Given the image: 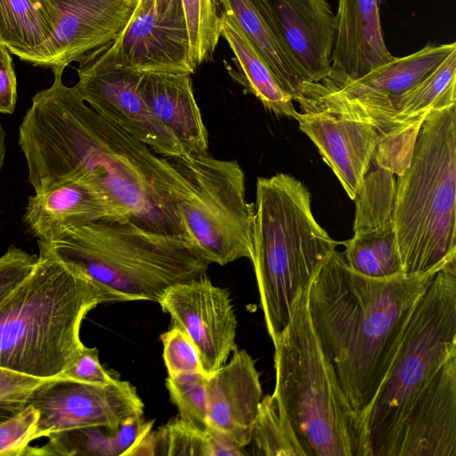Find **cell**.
<instances>
[{
    "mask_svg": "<svg viewBox=\"0 0 456 456\" xmlns=\"http://www.w3.org/2000/svg\"><path fill=\"white\" fill-rule=\"evenodd\" d=\"M65 68L32 98L19 127V145L35 192L63 181L82 182L123 216L152 232L184 234L178 204L191 182L180 159L151 147L107 120L63 83Z\"/></svg>",
    "mask_w": 456,
    "mask_h": 456,
    "instance_id": "6da1fadb",
    "label": "cell"
},
{
    "mask_svg": "<svg viewBox=\"0 0 456 456\" xmlns=\"http://www.w3.org/2000/svg\"><path fill=\"white\" fill-rule=\"evenodd\" d=\"M436 273L370 278L352 270L336 248L307 288L308 311L320 344L361 416L386 378L411 316Z\"/></svg>",
    "mask_w": 456,
    "mask_h": 456,
    "instance_id": "7a4b0ae2",
    "label": "cell"
},
{
    "mask_svg": "<svg viewBox=\"0 0 456 456\" xmlns=\"http://www.w3.org/2000/svg\"><path fill=\"white\" fill-rule=\"evenodd\" d=\"M37 242L82 272L106 303H159L170 287L204 276L210 265L186 235L152 232L126 217L99 219Z\"/></svg>",
    "mask_w": 456,
    "mask_h": 456,
    "instance_id": "3957f363",
    "label": "cell"
},
{
    "mask_svg": "<svg viewBox=\"0 0 456 456\" xmlns=\"http://www.w3.org/2000/svg\"><path fill=\"white\" fill-rule=\"evenodd\" d=\"M38 248L32 272L0 305V367L54 379L84 346V318L106 298L82 272Z\"/></svg>",
    "mask_w": 456,
    "mask_h": 456,
    "instance_id": "277c9868",
    "label": "cell"
},
{
    "mask_svg": "<svg viewBox=\"0 0 456 456\" xmlns=\"http://www.w3.org/2000/svg\"><path fill=\"white\" fill-rule=\"evenodd\" d=\"M307 288L273 340L272 395L305 456H368L362 418L349 403L311 322Z\"/></svg>",
    "mask_w": 456,
    "mask_h": 456,
    "instance_id": "5b68a950",
    "label": "cell"
},
{
    "mask_svg": "<svg viewBox=\"0 0 456 456\" xmlns=\"http://www.w3.org/2000/svg\"><path fill=\"white\" fill-rule=\"evenodd\" d=\"M456 102L433 109L395 178L394 222L405 275L456 259Z\"/></svg>",
    "mask_w": 456,
    "mask_h": 456,
    "instance_id": "8992f818",
    "label": "cell"
},
{
    "mask_svg": "<svg viewBox=\"0 0 456 456\" xmlns=\"http://www.w3.org/2000/svg\"><path fill=\"white\" fill-rule=\"evenodd\" d=\"M254 203L251 262L273 340L288 324L297 296L338 242L316 221L308 189L290 175L258 177Z\"/></svg>",
    "mask_w": 456,
    "mask_h": 456,
    "instance_id": "52a82bcc",
    "label": "cell"
},
{
    "mask_svg": "<svg viewBox=\"0 0 456 456\" xmlns=\"http://www.w3.org/2000/svg\"><path fill=\"white\" fill-rule=\"evenodd\" d=\"M456 353V259L439 270L407 324L390 369L362 414L368 456H395L412 404Z\"/></svg>",
    "mask_w": 456,
    "mask_h": 456,
    "instance_id": "ba28073f",
    "label": "cell"
},
{
    "mask_svg": "<svg viewBox=\"0 0 456 456\" xmlns=\"http://www.w3.org/2000/svg\"><path fill=\"white\" fill-rule=\"evenodd\" d=\"M180 159L191 182L178 204L186 237L210 264L251 261L255 203L247 200L240 164L208 152Z\"/></svg>",
    "mask_w": 456,
    "mask_h": 456,
    "instance_id": "9c48e42d",
    "label": "cell"
},
{
    "mask_svg": "<svg viewBox=\"0 0 456 456\" xmlns=\"http://www.w3.org/2000/svg\"><path fill=\"white\" fill-rule=\"evenodd\" d=\"M455 49V42L427 44L357 79L329 87L312 84L297 103L303 112L322 111L370 124L380 135L395 102L425 79Z\"/></svg>",
    "mask_w": 456,
    "mask_h": 456,
    "instance_id": "30bf717a",
    "label": "cell"
},
{
    "mask_svg": "<svg viewBox=\"0 0 456 456\" xmlns=\"http://www.w3.org/2000/svg\"><path fill=\"white\" fill-rule=\"evenodd\" d=\"M143 73L125 66L111 42L79 65L75 86L94 110L156 153L184 158L187 155L175 136L158 121L145 102Z\"/></svg>",
    "mask_w": 456,
    "mask_h": 456,
    "instance_id": "8fae6325",
    "label": "cell"
},
{
    "mask_svg": "<svg viewBox=\"0 0 456 456\" xmlns=\"http://www.w3.org/2000/svg\"><path fill=\"white\" fill-rule=\"evenodd\" d=\"M27 403L39 411L37 438L72 428L117 429L127 419L143 414V403L134 387L118 379L107 386L50 379L32 393Z\"/></svg>",
    "mask_w": 456,
    "mask_h": 456,
    "instance_id": "7c38bea8",
    "label": "cell"
},
{
    "mask_svg": "<svg viewBox=\"0 0 456 456\" xmlns=\"http://www.w3.org/2000/svg\"><path fill=\"white\" fill-rule=\"evenodd\" d=\"M118 59L140 72H185L197 68L181 0H137L112 42Z\"/></svg>",
    "mask_w": 456,
    "mask_h": 456,
    "instance_id": "4fadbf2b",
    "label": "cell"
},
{
    "mask_svg": "<svg viewBox=\"0 0 456 456\" xmlns=\"http://www.w3.org/2000/svg\"><path fill=\"white\" fill-rule=\"evenodd\" d=\"M395 175L390 169L378 166L366 174L354 199V235L342 242V253L352 270L367 277L404 274L394 222Z\"/></svg>",
    "mask_w": 456,
    "mask_h": 456,
    "instance_id": "5bb4252c",
    "label": "cell"
},
{
    "mask_svg": "<svg viewBox=\"0 0 456 456\" xmlns=\"http://www.w3.org/2000/svg\"><path fill=\"white\" fill-rule=\"evenodd\" d=\"M159 304L170 315L174 326L194 344L207 377L238 349L237 320L230 293L205 275L170 287Z\"/></svg>",
    "mask_w": 456,
    "mask_h": 456,
    "instance_id": "9a60e30c",
    "label": "cell"
},
{
    "mask_svg": "<svg viewBox=\"0 0 456 456\" xmlns=\"http://www.w3.org/2000/svg\"><path fill=\"white\" fill-rule=\"evenodd\" d=\"M56 28L38 50L34 66L66 68L82 64L113 42L122 31L137 0H56Z\"/></svg>",
    "mask_w": 456,
    "mask_h": 456,
    "instance_id": "2e32d148",
    "label": "cell"
},
{
    "mask_svg": "<svg viewBox=\"0 0 456 456\" xmlns=\"http://www.w3.org/2000/svg\"><path fill=\"white\" fill-rule=\"evenodd\" d=\"M208 428L243 449L251 443L262 400L259 373L246 350L233 352L206 384Z\"/></svg>",
    "mask_w": 456,
    "mask_h": 456,
    "instance_id": "e0dca14e",
    "label": "cell"
},
{
    "mask_svg": "<svg viewBox=\"0 0 456 456\" xmlns=\"http://www.w3.org/2000/svg\"><path fill=\"white\" fill-rule=\"evenodd\" d=\"M395 456H456V353L412 404Z\"/></svg>",
    "mask_w": 456,
    "mask_h": 456,
    "instance_id": "ac0fdd59",
    "label": "cell"
},
{
    "mask_svg": "<svg viewBox=\"0 0 456 456\" xmlns=\"http://www.w3.org/2000/svg\"><path fill=\"white\" fill-rule=\"evenodd\" d=\"M296 120L354 200L381 140L377 129L322 111L297 112Z\"/></svg>",
    "mask_w": 456,
    "mask_h": 456,
    "instance_id": "d6986e66",
    "label": "cell"
},
{
    "mask_svg": "<svg viewBox=\"0 0 456 456\" xmlns=\"http://www.w3.org/2000/svg\"><path fill=\"white\" fill-rule=\"evenodd\" d=\"M338 1L331 73L320 82L327 87L357 79L395 58L383 37L381 0Z\"/></svg>",
    "mask_w": 456,
    "mask_h": 456,
    "instance_id": "ffe728a7",
    "label": "cell"
},
{
    "mask_svg": "<svg viewBox=\"0 0 456 456\" xmlns=\"http://www.w3.org/2000/svg\"><path fill=\"white\" fill-rule=\"evenodd\" d=\"M278 28L308 80L331 73L337 20L326 0H265Z\"/></svg>",
    "mask_w": 456,
    "mask_h": 456,
    "instance_id": "44dd1931",
    "label": "cell"
},
{
    "mask_svg": "<svg viewBox=\"0 0 456 456\" xmlns=\"http://www.w3.org/2000/svg\"><path fill=\"white\" fill-rule=\"evenodd\" d=\"M107 217L125 216L89 185L68 180L31 195L23 221L37 241L46 242L68 228Z\"/></svg>",
    "mask_w": 456,
    "mask_h": 456,
    "instance_id": "7402d4cb",
    "label": "cell"
},
{
    "mask_svg": "<svg viewBox=\"0 0 456 456\" xmlns=\"http://www.w3.org/2000/svg\"><path fill=\"white\" fill-rule=\"evenodd\" d=\"M191 74L144 72L142 91L158 121L170 132L187 156L208 152V133L198 106Z\"/></svg>",
    "mask_w": 456,
    "mask_h": 456,
    "instance_id": "603a6c76",
    "label": "cell"
},
{
    "mask_svg": "<svg viewBox=\"0 0 456 456\" xmlns=\"http://www.w3.org/2000/svg\"><path fill=\"white\" fill-rule=\"evenodd\" d=\"M265 59L281 87L298 102L312 83L288 48L265 0H219Z\"/></svg>",
    "mask_w": 456,
    "mask_h": 456,
    "instance_id": "cb8c5ba5",
    "label": "cell"
},
{
    "mask_svg": "<svg viewBox=\"0 0 456 456\" xmlns=\"http://www.w3.org/2000/svg\"><path fill=\"white\" fill-rule=\"evenodd\" d=\"M220 34L235 56L237 80L270 111L296 119L292 97L279 85L260 53L241 30L234 17L221 10Z\"/></svg>",
    "mask_w": 456,
    "mask_h": 456,
    "instance_id": "d4e9b609",
    "label": "cell"
},
{
    "mask_svg": "<svg viewBox=\"0 0 456 456\" xmlns=\"http://www.w3.org/2000/svg\"><path fill=\"white\" fill-rule=\"evenodd\" d=\"M59 18L56 0H0V44L33 65Z\"/></svg>",
    "mask_w": 456,
    "mask_h": 456,
    "instance_id": "484cf974",
    "label": "cell"
},
{
    "mask_svg": "<svg viewBox=\"0 0 456 456\" xmlns=\"http://www.w3.org/2000/svg\"><path fill=\"white\" fill-rule=\"evenodd\" d=\"M151 455L239 456L242 450L211 429L201 430L178 417L149 434Z\"/></svg>",
    "mask_w": 456,
    "mask_h": 456,
    "instance_id": "4316f807",
    "label": "cell"
},
{
    "mask_svg": "<svg viewBox=\"0 0 456 456\" xmlns=\"http://www.w3.org/2000/svg\"><path fill=\"white\" fill-rule=\"evenodd\" d=\"M40 447H28V456L125 455L128 443L118 427L72 428L50 434Z\"/></svg>",
    "mask_w": 456,
    "mask_h": 456,
    "instance_id": "83f0119b",
    "label": "cell"
},
{
    "mask_svg": "<svg viewBox=\"0 0 456 456\" xmlns=\"http://www.w3.org/2000/svg\"><path fill=\"white\" fill-rule=\"evenodd\" d=\"M252 441L257 454L305 456L292 428L281 416L272 395L262 397L253 428Z\"/></svg>",
    "mask_w": 456,
    "mask_h": 456,
    "instance_id": "f1b7e54d",
    "label": "cell"
},
{
    "mask_svg": "<svg viewBox=\"0 0 456 456\" xmlns=\"http://www.w3.org/2000/svg\"><path fill=\"white\" fill-rule=\"evenodd\" d=\"M190 39L191 53L198 66L212 59L221 37L216 0H181Z\"/></svg>",
    "mask_w": 456,
    "mask_h": 456,
    "instance_id": "f546056e",
    "label": "cell"
},
{
    "mask_svg": "<svg viewBox=\"0 0 456 456\" xmlns=\"http://www.w3.org/2000/svg\"><path fill=\"white\" fill-rule=\"evenodd\" d=\"M207 379L204 373L168 376L166 379V387L179 417L201 430L208 429Z\"/></svg>",
    "mask_w": 456,
    "mask_h": 456,
    "instance_id": "4dcf8cb0",
    "label": "cell"
},
{
    "mask_svg": "<svg viewBox=\"0 0 456 456\" xmlns=\"http://www.w3.org/2000/svg\"><path fill=\"white\" fill-rule=\"evenodd\" d=\"M39 411L27 403L12 417L0 422V456H28L35 439Z\"/></svg>",
    "mask_w": 456,
    "mask_h": 456,
    "instance_id": "1f68e13d",
    "label": "cell"
},
{
    "mask_svg": "<svg viewBox=\"0 0 456 456\" xmlns=\"http://www.w3.org/2000/svg\"><path fill=\"white\" fill-rule=\"evenodd\" d=\"M160 338L163 344V358L169 377L204 373L197 348L182 330L174 326Z\"/></svg>",
    "mask_w": 456,
    "mask_h": 456,
    "instance_id": "d6a6232c",
    "label": "cell"
},
{
    "mask_svg": "<svg viewBox=\"0 0 456 456\" xmlns=\"http://www.w3.org/2000/svg\"><path fill=\"white\" fill-rule=\"evenodd\" d=\"M57 378L93 386H107L116 379L101 364L97 348L85 345Z\"/></svg>",
    "mask_w": 456,
    "mask_h": 456,
    "instance_id": "836d02e7",
    "label": "cell"
},
{
    "mask_svg": "<svg viewBox=\"0 0 456 456\" xmlns=\"http://www.w3.org/2000/svg\"><path fill=\"white\" fill-rule=\"evenodd\" d=\"M37 258L14 245L0 256V305L32 272Z\"/></svg>",
    "mask_w": 456,
    "mask_h": 456,
    "instance_id": "e575fe53",
    "label": "cell"
},
{
    "mask_svg": "<svg viewBox=\"0 0 456 456\" xmlns=\"http://www.w3.org/2000/svg\"><path fill=\"white\" fill-rule=\"evenodd\" d=\"M49 379L0 367V406L22 409L32 393Z\"/></svg>",
    "mask_w": 456,
    "mask_h": 456,
    "instance_id": "d590c367",
    "label": "cell"
},
{
    "mask_svg": "<svg viewBox=\"0 0 456 456\" xmlns=\"http://www.w3.org/2000/svg\"><path fill=\"white\" fill-rule=\"evenodd\" d=\"M17 102V80L8 49L0 44V113L14 112Z\"/></svg>",
    "mask_w": 456,
    "mask_h": 456,
    "instance_id": "8d00e7d4",
    "label": "cell"
},
{
    "mask_svg": "<svg viewBox=\"0 0 456 456\" xmlns=\"http://www.w3.org/2000/svg\"><path fill=\"white\" fill-rule=\"evenodd\" d=\"M5 136H6V134L0 123V174H1L2 167H3L4 156H5V151H6Z\"/></svg>",
    "mask_w": 456,
    "mask_h": 456,
    "instance_id": "74e56055",
    "label": "cell"
},
{
    "mask_svg": "<svg viewBox=\"0 0 456 456\" xmlns=\"http://www.w3.org/2000/svg\"><path fill=\"white\" fill-rule=\"evenodd\" d=\"M21 409L0 406V422L12 417V415H14L16 412H18Z\"/></svg>",
    "mask_w": 456,
    "mask_h": 456,
    "instance_id": "f35d334b",
    "label": "cell"
},
{
    "mask_svg": "<svg viewBox=\"0 0 456 456\" xmlns=\"http://www.w3.org/2000/svg\"><path fill=\"white\" fill-rule=\"evenodd\" d=\"M154 3H156L158 0H152Z\"/></svg>",
    "mask_w": 456,
    "mask_h": 456,
    "instance_id": "ab89813d",
    "label": "cell"
}]
</instances>
